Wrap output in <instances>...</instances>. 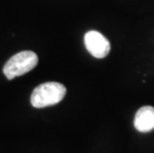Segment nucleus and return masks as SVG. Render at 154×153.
<instances>
[{"label": "nucleus", "mask_w": 154, "mask_h": 153, "mask_svg": "<svg viewBox=\"0 0 154 153\" xmlns=\"http://www.w3.org/2000/svg\"><path fill=\"white\" fill-rule=\"evenodd\" d=\"M67 89L57 82L44 83L35 87L31 94V105L36 109L57 105L64 99Z\"/></svg>", "instance_id": "f257e3e1"}, {"label": "nucleus", "mask_w": 154, "mask_h": 153, "mask_svg": "<svg viewBox=\"0 0 154 153\" xmlns=\"http://www.w3.org/2000/svg\"><path fill=\"white\" fill-rule=\"evenodd\" d=\"M38 64L37 54L32 51H22L15 54L5 64L3 73L8 80H13L29 73Z\"/></svg>", "instance_id": "f03ea898"}, {"label": "nucleus", "mask_w": 154, "mask_h": 153, "mask_svg": "<svg viewBox=\"0 0 154 153\" xmlns=\"http://www.w3.org/2000/svg\"><path fill=\"white\" fill-rule=\"evenodd\" d=\"M85 46L91 56L97 59L106 58L109 54L110 44L109 40L100 32L91 30L85 35Z\"/></svg>", "instance_id": "7ed1b4c3"}, {"label": "nucleus", "mask_w": 154, "mask_h": 153, "mask_svg": "<svg viewBox=\"0 0 154 153\" xmlns=\"http://www.w3.org/2000/svg\"><path fill=\"white\" fill-rule=\"evenodd\" d=\"M134 127L139 132H149L154 129V107L142 106L137 110L134 118Z\"/></svg>", "instance_id": "20e7f679"}]
</instances>
